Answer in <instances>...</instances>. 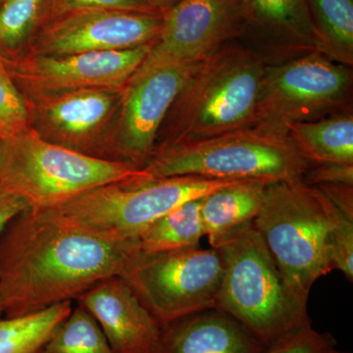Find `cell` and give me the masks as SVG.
Here are the masks:
<instances>
[{
    "instance_id": "6da1fadb",
    "label": "cell",
    "mask_w": 353,
    "mask_h": 353,
    "mask_svg": "<svg viewBox=\"0 0 353 353\" xmlns=\"http://www.w3.org/2000/svg\"><path fill=\"white\" fill-rule=\"evenodd\" d=\"M138 240L110 241L29 208L0 236V296L7 318L34 314L121 276Z\"/></svg>"
},
{
    "instance_id": "7a4b0ae2",
    "label": "cell",
    "mask_w": 353,
    "mask_h": 353,
    "mask_svg": "<svg viewBox=\"0 0 353 353\" xmlns=\"http://www.w3.org/2000/svg\"><path fill=\"white\" fill-rule=\"evenodd\" d=\"M269 63L257 51L238 41L206 58L174 101L154 150L254 126L260 88Z\"/></svg>"
},
{
    "instance_id": "3957f363",
    "label": "cell",
    "mask_w": 353,
    "mask_h": 353,
    "mask_svg": "<svg viewBox=\"0 0 353 353\" xmlns=\"http://www.w3.org/2000/svg\"><path fill=\"white\" fill-rule=\"evenodd\" d=\"M345 218L321 190L303 179L266 185L263 208L253 225L299 303L307 305L316 281L334 270L332 241Z\"/></svg>"
},
{
    "instance_id": "277c9868",
    "label": "cell",
    "mask_w": 353,
    "mask_h": 353,
    "mask_svg": "<svg viewBox=\"0 0 353 353\" xmlns=\"http://www.w3.org/2000/svg\"><path fill=\"white\" fill-rule=\"evenodd\" d=\"M224 263L215 308L231 315L270 345L311 322L307 305L290 294L253 222L225 234L214 245Z\"/></svg>"
},
{
    "instance_id": "5b68a950",
    "label": "cell",
    "mask_w": 353,
    "mask_h": 353,
    "mask_svg": "<svg viewBox=\"0 0 353 353\" xmlns=\"http://www.w3.org/2000/svg\"><path fill=\"white\" fill-rule=\"evenodd\" d=\"M238 182L197 176L150 175L99 185L69 201L34 208L51 219L110 241L138 240L183 204Z\"/></svg>"
},
{
    "instance_id": "8992f818",
    "label": "cell",
    "mask_w": 353,
    "mask_h": 353,
    "mask_svg": "<svg viewBox=\"0 0 353 353\" xmlns=\"http://www.w3.org/2000/svg\"><path fill=\"white\" fill-rule=\"evenodd\" d=\"M309 165L287 132L254 125L158 148L143 170L152 178L197 176L272 183L301 180Z\"/></svg>"
},
{
    "instance_id": "52a82bcc",
    "label": "cell",
    "mask_w": 353,
    "mask_h": 353,
    "mask_svg": "<svg viewBox=\"0 0 353 353\" xmlns=\"http://www.w3.org/2000/svg\"><path fill=\"white\" fill-rule=\"evenodd\" d=\"M145 175L143 169L127 162L50 143L31 128L0 139V185L32 208H48L99 185Z\"/></svg>"
},
{
    "instance_id": "ba28073f",
    "label": "cell",
    "mask_w": 353,
    "mask_h": 353,
    "mask_svg": "<svg viewBox=\"0 0 353 353\" xmlns=\"http://www.w3.org/2000/svg\"><path fill=\"white\" fill-rule=\"evenodd\" d=\"M352 67L319 52L267 65L255 126L287 132L290 125L352 109Z\"/></svg>"
},
{
    "instance_id": "9c48e42d",
    "label": "cell",
    "mask_w": 353,
    "mask_h": 353,
    "mask_svg": "<svg viewBox=\"0 0 353 353\" xmlns=\"http://www.w3.org/2000/svg\"><path fill=\"white\" fill-rule=\"evenodd\" d=\"M224 263L217 248L139 250L121 277L161 326L215 308Z\"/></svg>"
},
{
    "instance_id": "30bf717a",
    "label": "cell",
    "mask_w": 353,
    "mask_h": 353,
    "mask_svg": "<svg viewBox=\"0 0 353 353\" xmlns=\"http://www.w3.org/2000/svg\"><path fill=\"white\" fill-rule=\"evenodd\" d=\"M123 92L83 88L27 95L31 129L50 143L113 160V134Z\"/></svg>"
},
{
    "instance_id": "8fae6325",
    "label": "cell",
    "mask_w": 353,
    "mask_h": 353,
    "mask_svg": "<svg viewBox=\"0 0 353 353\" xmlns=\"http://www.w3.org/2000/svg\"><path fill=\"white\" fill-rule=\"evenodd\" d=\"M201 63L137 70L123 92L113 134V160L145 168L167 114Z\"/></svg>"
},
{
    "instance_id": "7c38bea8",
    "label": "cell",
    "mask_w": 353,
    "mask_h": 353,
    "mask_svg": "<svg viewBox=\"0 0 353 353\" xmlns=\"http://www.w3.org/2000/svg\"><path fill=\"white\" fill-rule=\"evenodd\" d=\"M163 25V14L113 9H80L43 23L28 52L68 55L132 50L152 44Z\"/></svg>"
},
{
    "instance_id": "4fadbf2b",
    "label": "cell",
    "mask_w": 353,
    "mask_h": 353,
    "mask_svg": "<svg viewBox=\"0 0 353 353\" xmlns=\"http://www.w3.org/2000/svg\"><path fill=\"white\" fill-rule=\"evenodd\" d=\"M243 32L241 0H180L163 14L161 32L139 69L201 63Z\"/></svg>"
},
{
    "instance_id": "5bb4252c",
    "label": "cell",
    "mask_w": 353,
    "mask_h": 353,
    "mask_svg": "<svg viewBox=\"0 0 353 353\" xmlns=\"http://www.w3.org/2000/svg\"><path fill=\"white\" fill-rule=\"evenodd\" d=\"M150 46L68 55L29 52L6 61L25 97L83 88L124 90Z\"/></svg>"
},
{
    "instance_id": "9a60e30c",
    "label": "cell",
    "mask_w": 353,
    "mask_h": 353,
    "mask_svg": "<svg viewBox=\"0 0 353 353\" xmlns=\"http://www.w3.org/2000/svg\"><path fill=\"white\" fill-rule=\"evenodd\" d=\"M94 318L114 353H159L162 326L121 276H111L77 299Z\"/></svg>"
},
{
    "instance_id": "2e32d148",
    "label": "cell",
    "mask_w": 353,
    "mask_h": 353,
    "mask_svg": "<svg viewBox=\"0 0 353 353\" xmlns=\"http://www.w3.org/2000/svg\"><path fill=\"white\" fill-rule=\"evenodd\" d=\"M243 32L270 63L310 52L326 55L311 17L307 0H241Z\"/></svg>"
},
{
    "instance_id": "e0dca14e",
    "label": "cell",
    "mask_w": 353,
    "mask_h": 353,
    "mask_svg": "<svg viewBox=\"0 0 353 353\" xmlns=\"http://www.w3.org/2000/svg\"><path fill=\"white\" fill-rule=\"evenodd\" d=\"M266 348L238 320L211 308L162 326L159 353H264Z\"/></svg>"
},
{
    "instance_id": "ac0fdd59",
    "label": "cell",
    "mask_w": 353,
    "mask_h": 353,
    "mask_svg": "<svg viewBox=\"0 0 353 353\" xmlns=\"http://www.w3.org/2000/svg\"><path fill=\"white\" fill-rule=\"evenodd\" d=\"M267 185L259 181H238L202 197V224L211 246L225 234L256 219L263 208Z\"/></svg>"
},
{
    "instance_id": "d6986e66",
    "label": "cell",
    "mask_w": 353,
    "mask_h": 353,
    "mask_svg": "<svg viewBox=\"0 0 353 353\" xmlns=\"http://www.w3.org/2000/svg\"><path fill=\"white\" fill-rule=\"evenodd\" d=\"M296 150L309 163L353 164L352 109L287 128Z\"/></svg>"
},
{
    "instance_id": "ffe728a7",
    "label": "cell",
    "mask_w": 353,
    "mask_h": 353,
    "mask_svg": "<svg viewBox=\"0 0 353 353\" xmlns=\"http://www.w3.org/2000/svg\"><path fill=\"white\" fill-rule=\"evenodd\" d=\"M201 199L187 202L153 223L139 236V250L160 252L201 246V239L205 236L201 215Z\"/></svg>"
},
{
    "instance_id": "44dd1931",
    "label": "cell",
    "mask_w": 353,
    "mask_h": 353,
    "mask_svg": "<svg viewBox=\"0 0 353 353\" xmlns=\"http://www.w3.org/2000/svg\"><path fill=\"white\" fill-rule=\"evenodd\" d=\"M71 301L34 314L0 320V353H39L72 310Z\"/></svg>"
},
{
    "instance_id": "7402d4cb",
    "label": "cell",
    "mask_w": 353,
    "mask_h": 353,
    "mask_svg": "<svg viewBox=\"0 0 353 353\" xmlns=\"http://www.w3.org/2000/svg\"><path fill=\"white\" fill-rule=\"evenodd\" d=\"M311 17L327 57L353 65V0H307Z\"/></svg>"
},
{
    "instance_id": "603a6c76",
    "label": "cell",
    "mask_w": 353,
    "mask_h": 353,
    "mask_svg": "<svg viewBox=\"0 0 353 353\" xmlns=\"http://www.w3.org/2000/svg\"><path fill=\"white\" fill-rule=\"evenodd\" d=\"M48 0H2L0 3V55L24 52L46 22Z\"/></svg>"
},
{
    "instance_id": "cb8c5ba5",
    "label": "cell",
    "mask_w": 353,
    "mask_h": 353,
    "mask_svg": "<svg viewBox=\"0 0 353 353\" xmlns=\"http://www.w3.org/2000/svg\"><path fill=\"white\" fill-rule=\"evenodd\" d=\"M39 353H114L101 327L81 305L72 308Z\"/></svg>"
},
{
    "instance_id": "d4e9b609",
    "label": "cell",
    "mask_w": 353,
    "mask_h": 353,
    "mask_svg": "<svg viewBox=\"0 0 353 353\" xmlns=\"http://www.w3.org/2000/svg\"><path fill=\"white\" fill-rule=\"evenodd\" d=\"M31 128L27 99L0 57V139L14 136Z\"/></svg>"
},
{
    "instance_id": "484cf974",
    "label": "cell",
    "mask_w": 353,
    "mask_h": 353,
    "mask_svg": "<svg viewBox=\"0 0 353 353\" xmlns=\"http://www.w3.org/2000/svg\"><path fill=\"white\" fill-rule=\"evenodd\" d=\"M336 345L331 334L317 331L309 322L274 341L264 353H328Z\"/></svg>"
},
{
    "instance_id": "4316f807",
    "label": "cell",
    "mask_w": 353,
    "mask_h": 353,
    "mask_svg": "<svg viewBox=\"0 0 353 353\" xmlns=\"http://www.w3.org/2000/svg\"><path fill=\"white\" fill-rule=\"evenodd\" d=\"M80 9H113L132 12L160 13L146 0H48L46 20Z\"/></svg>"
},
{
    "instance_id": "83f0119b",
    "label": "cell",
    "mask_w": 353,
    "mask_h": 353,
    "mask_svg": "<svg viewBox=\"0 0 353 353\" xmlns=\"http://www.w3.org/2000/svg\"><path fill=\"white\" fill-rule=\"evenodd\" d=\"M333 269L340 270L353 281V221L345 218L336 231L331 245Z\"/></svg>"
},
{
    "instance_id": "f1b7e54d",
    "label": "cell",
    "mask_w": 353,
    "mask_h": 353,
    "mask_svg": "<svg viewBox=\"0 0 353 353\" xmlns=\"http://www.w3.org/2000/svg\"><path fill=\"white\" fill-rule=\"evenodd\" d=\"M303 181L309 185L331 183L353 185V164L310 163Z\"/></svg>"
},
{
    "instance_id": "f546056e",
    "label": "cell",
    "mask_w": 353,
    "mask_h": 353,
    "mask_svg": "<svg viewBox=\"0 0 353 353\" xmlns=\"http://www.w3.org/2000/svg\"><path fill=\"white\" fill-rule=\"evenodd\" d=\"M338 208L341 214L353 221V185L345 183L314 185Z\"/></svg>"
},
{
    "instance_id": "4dcf8cb0",
    "label": "cell",
    "mask_w": 353,
    "mask_h": 353,
    "mask_svg": "<svg viewBox=\"0 0 353 353\" xmlns=\"http://www.w3.org/2000/svg\"><path fill=\"white\" fill-rule=\"evenodd\" d=\"M29 208L25 199L0 185V236L16 216Z\"/></svg>"
},
{
    "instance_id": "1f68e13d",
    "label": "cell",
    "mask_w": 353,
    "mask_h": 353,
    "mask_svg": "<svg viewBox=\"0 0 353 353\" xmlns=\"http://www.w3.org/2000/svg\"><path fill=\"white\" fill-rule=\"evenodd\" d=\"M148 3L157 9L158 12L161 14L166 13L167 11L170 10L172 7L176 6L180 0H146Z\"/></svg>"
},
{
    "instance_id": "d6a6232c",
    "label": "cell",
    "mask_w": 353,
    "mask_h": 353,
    "mask_svg": "<svg viewBox=\"0 0 353 353\" xmlns=\"http://www.w3.org/2000/svg\"><path fill=\"white\" fill-rule=\"evenodd\" d=\"M4 314L3 301H2L1 296H0V315Z\"/></svg>"
},
{
    "instance_id": "836d02e7",
    "label": "cell",
    "mask_w": 353,
    "mask_h": 353,
    "mask_svg": "<svg viewBox=\"0 0 353 353\" xmlns=\"http://www.w3.org/2000/svg\"><path fill=\"white\" fill-rule=\"evenodd\" d=\"M328 353H348V352H340V350H336V348H334V350H332L331 352H329Z\"/></svg>"
},
{
    "instance_id": "e575fe53",
    "label": "cell",
    "mask_w": 353,
    "mask_h": 353,
    "mask_svg": "<svg viewBox=\"0 0 353 353\" xmlns=\"http://www.w3.org/2000/svg\"><path fill=\"white\" fill-rule=\"evenodd\" d=\"M2 0H0V3H1Z\"/></svg>"
},
{
    "instance_id": "d590c367",
    "label": "cell",
    "mask_w": 353,
    "mask_h": 353,
    "mask_svg": "<svg viewBox=\"0 0 353 353\" xmlns=\"http://www.w3.org/2000/svg\"><path fill=\"white\" fill-rule=\"evenodd\" d=\"M0 57H1V55H0Z\"/></svg>"
}]
</instances>
